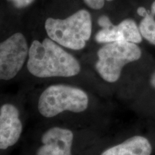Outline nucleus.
<instances>
[{
    "label": "nucleus",
    "instance_id": "obj_9",
    "mask_svg": "<svg viewBox=\"0 0 155 155\" xmlns=\"http://www.w3.org/2000/svg\"><path fill=\"white\" fill-rule=\"evenodd\" d=\"M124 41L137 44L142 41L139 25L132 19H125L116 25Z\"/></svg>",
    "mask_w": 155,
    "mask_h": 155
},
{
    "label": "nucleus",
    "instance_id": "obj_14",
    "mask_svg": "<svg viewBox=\"0 0 155 155\" xmlns=\"http://www.w3.org/2000/svg\"><path fill=\"white\" fill-rule=\"evenodd\" d=\"M13 3L17 8H24L31 5L35 0H8Z\"/></svg>",
    "mask_w": 155,
    "mask_h": 155
},
{
    "label": "nucleus",
    "instance_id": "obj_1",
    "mask_svg": "<svg viewBox=\"0 0 155 155\" xmlns=\"http://www.w3.org/2000/svg\"><path fill=\"white\" fill-rule=\"evenodd\" d=\"M27 65L31 74L42 78L72 77L81 71L80 63L76 58L50 38L32 42Z\"/></svg>",
    "mask_w": 155,
    "mask_h": 155
},
{
    "label": "nucleus",
    "instance_id": "obj_3",
    "mask_svg": "<svg viewBox=\"0 0 155 155\" xmlns=\"http://www.w3.org/2000/svg\"><path fill=\"white\" fill-rule=\"evenodd\" d=\"M88 96L77 87L58 84L48 87L40 95L38 111L42 116L52 118L64 111L81 113L88 106Z\"/></svg>",
    "mask_w": 155,
    "mask_h": 155
},
{
    "label": "nucleus",
    "instance_id": "obj_10",
    "mask_svg": "<svg viewBox=\"0 0 155 155\" xmlns=\"http://www.w3.org/2000/svg\"><path fill=\"white\" fill-rule=\"evenodd\" d=\"M139 28L142 38L155 45V19L150 12L144 17H142Z\"/></svg>",
    "mask_w": 155,
    "mask_h": 155
},
{
    "label": "nucleus",
    "instance_id": "obj_5",
    "mask_svg": "<svg viewBox=\"0 0 155 155\" xmlns=\"http://www.w3.org/2000/svg\"><path fill=\"white\" fill-rule=\"evenodd\" d=\"M29 48L26 38L20 32L0 42V80H11L18 74L28 57Z\"/></svg>",
    "mask_w": 155,
    "mask_h": 155
},
{
    "label": "nucleus",
    "instance_id": "obj_13",
    "mask_svg": "<svg viewBox=\"0 0 155 155\" xmlns=\"http://www.w3.org/2000/svg\"><path fill=\"white\" fill-rule=\"evenodd\" d=\"M98 24L101 28H108L114 25L109 17L106 15H102L98 18Z\"/></svg>",
    "mask_w": 155,
    "mask_h": 155
},
{
    "label": "nucleus",
    "instance_id": "obj_17",
    "mask_svg": "<svg viewBox=\"0 0 155 155\" xmlns=\"http://www.w3.org/2000/svg\"><path fill=\"white\" fill-rule=\"evenodd\" d=\"M150 14L152 15V16H155V0L153 2L152 5H151V9L150 11Z\"/></svg>",
    "mask_w": 155,
    "mask_h": 155
},
{
    "label": "nucleus",
    "instance_id": "obj_6",
    "mask_svg": "<svg viewBox=\"0 0 155 155\" xmlns=\"http://www.w3.org/2000/svg\"><path fill=\"white\" fill-rule=\"evenodd\" d=\"M22 132L19 110L12 104H4L0 108V150H6L15 145Z\"/></svg>",
    "mask_w": 155,
    "mask_h": 155
},
{
    "label": "nucleus",
    "instance_id": "obj_16",
    "mask_svg": "<svg viewBox=\"0 0 155 155\" xmlns=\"http://www.w3.org/2000/svg\"><path fill=\"white\" fill-rule=\"evenodd\" d=\"M150 83L153 88H155V71L152 73L150 78Z\"/></svg>",
    "mask_w": 155,
    "mask_h": 155
},
{
    "label": "nucleus",
    "instance_id": "obj_11",
    "mask_svg": "<svg viewBox=\"0 0 155 155\" xmlns=\"http://www.w3.org/2000/svg\"><path fill=\"white\" fill-rule=\"evenodd\" d=\"M95 40L98 43H111L114 42H124L118 30L116 25L111 28H101L95 36Z\"/></svg>",
    "mask_w": 155,
    "mask_h": 155
},
{
    "label": "nucleus",
    "instance_id": "obj_15",
    "mask_svg": "<svg viewBox=\"0 0 155 155\" xmlns=\"http://www.w3.org/2000/svg\"><path fill=\"white\" fill-rule=\"evenodd\" d=\"M137 13H138V15L139 16L141 17H144L146 15H147L150 13V11L147 10L146 9L144 8V7H139L138 9H137Z\"/></svg>",
    "mask_w": 155,
    "mask_h": 155
},
{
    "label": "nucleus",
    "instance_id": "obj_12",
    "mask_svg": "<svg viewBox=\"0 0 155 155\" xmlns=\"http://www.w3.org/2000/svg\"><path fill=\"white\" fill-rule=\"evenodd\" d=\"M113 0H83L85 4L91 9L98 10L104 7L106 2H111Z\"/></svg>",
    "mask_w": 155,
    "mask_h": 155
},
{
    "label": "nucleus",
    "instance_id": "obj_7",
    "mask_svg": "<svg viewBox=\"0 0 155 155\" xmlns=\"http://www.w3.org/2000/svg\"><path fill=\"white\" fill-rule=\"evenodd\" d=\"M41 141L36 155H71L73 133L68 129L53 127L42 134Z\"/></svg>",
    "mask_w": 155,
    "mask_h": 155
},
{
    "label": "nucleus",
    "instance_id": "obj_8",
    "mask_svg": "<svg viewBox=\"0 0 155 155\" xmlns=\"http://www.w3.org/2000/svg\"><path fill=\"white\" fill-rule=\"evenodd\" d=\"M152 152V144L146 137L134 136L110 147L101 155H151Z\"/></svg>",
    "mask_w": 155,
    "mask_h": 155
},
{
    "label": "nucleus",
    "instance_id": "obj_4",
    "mask_svg": "<svg viewBox=\"0 0 155 155\" xmlns=\"http://www.w3.org/2000/svg\"><path fill=\"white\" fill-rule=\"evenodd\" d=\"M96 71L104 81L115 83L119 79L123 68L140 59L141 50L138 45L129 42L106 43L98 50Z\"/></svg>",
    "mask_w": 155,
    "mask_h": 155
},
{
    "label": "nucleus",
    "instance_id": "obj_2",
    "mask_svg": "<svg viewBox=\"0 0 155 155\" xmlns=\"http://www.w3.org/2000/svg\"><path fill=\"white\" fill-rule=\"evenodd\" d=\"M45 28L49 38L60 45L79 50L84 48L91 36V15L86 9H81L64 19L50 17Z\"/></svg>",
    "mask_w": 155,
    "mask_h": 155
}]
</instances>
